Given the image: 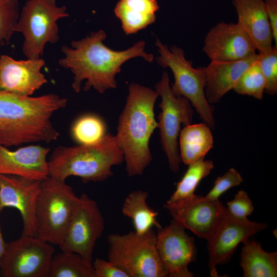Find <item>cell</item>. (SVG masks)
I'll list each match as a JSON object with an SVG mask.
<instances>
[{"label":"cell","mask_w":277,"mask_h":277,"mask_svg":"<svg viewBox=\"0 0 277 277\" xmlns=\"http://www.w3.org/2000/svg\"><path fill=\"white\" fill-rule=\"evenodd\" d=\"M106 38L105 32L100 30L85 38L73 41L71 47H62L64 56L59 60L58 64L73 74L72 87L76 92H80L83 81L86 80L85 91L93 88L103 93L108 89L116 88L115 77L127 61L136 57H141L149 62L153 60V55L145 51L144 41L126 50L115 51L104 44Z\"/></svg>","instance_id":"obj_1"},{"label":"cell","mask_w":277,"mask_h":277,"mask_svg":"<svg viewBox=\"0 0 277 277\" xmlns=\"http://www.w3.org/2000/svg\"><path fill=\"white\" fill-rule=\"evenodd\" d=\"M67 103L54 93L32 97L0 91V144L8 147L56 140L60 134L51 118Z\"/></svg>","instance_id":"obj_2"},{"label":"cell","mask_w":277,"mask_h":277,"mask_svg":"<svg viewBox=\"0 0 277 277\" xmlns=\"http://www.w3.org/2000/svg\"><path fill=\"white\" fill-rule=\"evenodd\" d=\"M125 107L119 116L116 135L124 153L129 176L140 175L152 161L149 141L157 122L154 108L156 91L130 84Z\"/></svg>","instance_id":"obj_3"},{"label":"cell","mask_w":277,"mask_h":277,"mask_svg":"<svg viewBox=\"0 0 277 277\" xmlns=\"http://www.w3.org/2000/svg\"><path fill=\"white\" fill-rule=\"evenodd\" d=\"M124 161L116 135L108 133L95 144L55 148L48 160L49 174L64 181L73 176L84 183L102 182L113 174V166Z\"/></svg>","instance_id":"obj_4"},{"label":"cell","mask_w":277,"mask_h":277,"mask_svg":"<svg viewBox=\"0 0 277 277\" xmlns=\"http://www.w3.org/2000/svg\"><path fill=\"white\" fill-rule=\"evenodd\" d=\"M78 199L65 181L49 176L42 181L35 208L37 236L60 245Z\"/></svg>","instance_id":"obj_5"},{"label":"cell","mask_w":277,"mask_h":277,"mask_svg":"<svg viewBox=\"0 0 277 277\" xmlns=\"http://www.w3.org/2000/svg\"><path fill=\"white\" fill-rule=\"evenodd\" d=\"M108 260L128 277H166L167 272L156 247V233L151 229L138 234L134 231L108 235Z\"/></svg>","instance_id":"obj_6"},{"label":"cell","mask_w":277,"mask_h":277,"mask_svg":"<svg viewBox=\"0 0 277 277\" xmlns=\"http://www.w3.org/2000/svg\"><path fill=\"white\" fill-rule=\"evenodd\" d=\"M155 45L159 56L158 64L169 68L174 82L171 87L173 93L186 98L195 108L204 123L213 128L215 120L213 107L208 102L205 93L206 75L204 67L194 68L185 56L184 50L176 46L168 48L157 39Z\"/></svg>","instance_id":"obj_7"},{"label":"cell","mask_w":277,"mask_h":277,"mask_svg":"<svg viewBox=\"0 0 277 277\" xmlns=\"http://www.w3.org/2000/svg\"><path fill=\"white\" fill-rule=\"evenodd\" d=\"M65 6L55 0H27L23 7L15 28L24 37L22 50L27 58H41L47 43L59 39L58 19L68 16Z\"/></svg>","instance_id":"obj_8"},{"label":"cell","mask_w":277,"mask_h":277,"mask_svg":"<svg viewBox=\"0 0 277 277\" xmlns=\"http://www.w3.org/2000/svg\"><path fill=\"white\" fill-rule=\"evenodd\" d=\"M169 83L168 73L165 71L155 86L156 91L161 97L159 105L161 111L158 116L157 128L160 129L161 144L170 168L177 172L181 162L178 146L181 127L191 124L193 110L186 98L173 93Z\"/></svg>","instance_id":"obj_9"},{"label":"cell","mask_w":277,"mask_h":277,"mask_svg":"<svg viewBox=\"0 0 277 277\" xmlns=\"http://www.w3.org/2000/svg\"><path fill=\"white\" fill-rule=\"evenodd\" d=\"M55 252L51 244L38 236L22 235L6 242L0 260L3 277H48Z\"/></svg>","instance_id":"obj_10"},{"label":"cell","mask_w":277,"mask_h":277,"mask_svg":"<svg viewBox=\"0 0 277 277\" xmlns=\"http://www.w3.org/2000/svg\"><path fill=\"white\" fill-rule=\"evenodd\" d=\"M104 230V220L97 203L83 193L74 208L67 231L59 247L64 252H73L92 263L97 240Z\"/></svg>","instance_id":"obj_11"},{"label":"cell","mask_w":277,"mask_h":277,"mask_svg":"<svg viewBox=\"0 0 277 277\" xmlns=\"http://www.w3.org/2000/svg\"><path fill=\"white\" fill-rule=\"evenodd\" d=\"M267 227L265 223L238 218L224 206L216 225L207 240L210 275L219 276L216 266L229 262L241 243Z\"/></svg>","instance_id":"obj_12"},{"label":"cell","mask_w":277,"mask_h":277,"mask_svg":"<svg viewBox=\"0 0 277 277\" xmlns=\"http://www.w3.org/2000/svg\"><path fill=\"white\" fill-rule=\"evenodd\" d=\"M156 247L168 276H193L188 266L196 259L195 241L182 226L172 220L169 225L157 229Z\"/></svg>","instance_id":"obj_13"},{"label":"cell","mask_w":277,"mask_h":277,"mask_svg":"<svg viewBox=\"0 0 277 277\" xmlns=\"http://www.w3.org/2000/svg\"><path fill=\"white\" fill-rule=\"evenodd\" d=\"M41 182L0 174V212L10 207L19 212L23 222L22 235L37 236L35 208Z\"/></svg>","instance_id":"obj_14"},{"label":"cell","mask_w":277,"mask_h":277,"mask_svg":"<svg viewBox=\"0 0 277 277\" xmlns=\"http://www.w3.org/2000/svg\"><path fill=\"white\" fill-rule=\"evenodd\" d=\"M164 207L172 220L207 240L212 233L224 206L219 199L210 200L202 195L175 202H166Z\"/></svg>","instance_id":"obj_15"},{"label":"cell","mask_w":277,"mask_h":277,"mask_svg":"<svg viewBox=\"0 0 277 277\" xmlns=\"http://www.w3.org/2000/svg\"><path fill=\"white\" fill-rule=\"evenodd\" d=\"M203 51L211 61L233 62L257 53L250 38L236 23L220 22L205 36Z\"/></svg>","instance_id":"obj_16"},{"label":"cell","mask_w":277,"mask_h":277,"mask_svg":"<svg viewBox=\"0 0 277 277\" xmlns=\"http://www.w3.org/2000/svg\"><path fill=\"white\" fill-rule=\"evenodd\" d=\"M44 59L16 60L8 55L0 56V91L31 96L47 83L41 70Z\"/></svg>","instance_id":"obj_17"},{"label":"cell","mask_w":277,"mask_h":277,"mask_svg":"<svg viewBox=\"0 0 277 277\" xmlns=\"http://www.w3.org/2000/svg\"><path fill=\"white\" fill-rule=\"evenodd\" d=\"M49 147L29 145L9 150L0 144V174L23 176L42 181L49 176Z\"/></svg>","instance_id":"obj_18"},{"label":"cell","mask_w":277,"mask_h":277,"mask_svg":"<svg viewBox=\"0 0 277 277\" xmlns=\"http://www.w3.org/2000/svg\"><path fill=\"white\" fill-rule=\"evenodd\" d=\"M239 26L253 42L259 52L272 48L273 36L263 0H233Z\"/></svg>","instance_id":"obj_19"},{"label":"cell","mask_w":277,"mask_h":277,"mask_svg":"<svg viewBox=\"0 0 277 277\" xmlns=\"http://www.w3.org/2000/svg\"><path fill=\"white\" fill-rule=\"evenodd\" d=\"M258 54L245 60L222 62L211 61L204 68L206 75L205 93L211 104L216 103L233 89L243 72L256 60Z\"/></svg>","instance_id":"obj_20"},{"label":"cell","mask_w":277,"mask_h":277,"mask_svg":"<svg viewBox=\"0 0 277 277\" xmlns=\"http://www.w3.org/2000/svg\"><path fill=\"white\" fill-rule=\"evenodd\" d=\"M157 0H120L114 12L126 35L137 33L155 21Z\"/></svg>","instance_id":"obj_21"},{"label":"cell","mask_w":277,"mask_h":277,"mask_svg":"<svg viewBox=\"0 0 277 277\" xmlns=\"http://www.w3.org/2000/svg\"><path fill=\"white\" fill-rule=\"evenodd\" d=\"M213 145L212 133L206 124L186 125L181 130L179 135L181 161L188 165L204 158Z\"/></svg>","instance_id":"obj_22"},{"label":"cell","mask_w":277,"mask_h":277,"mask_svg":"<svg viewBox=\"0 0 277 277\" xmlns=\"http://www.w3.org/2000/svg\"><path fill=\"white\" fill-rule=\"evenodd\" d=\"M241 255V266L245 277H276L277 252H267L261 244L254 240L243 242Z\"/></svg>","instance_id":"obj_23"},{"label":"cell","mask_w":277,"mask_h":277,"mask_svg":"<svg viewBox=\"0 0 277 277\" xmlns=\"http://www.w3.org/2000/svg\"><path fill=\"white\" fill-rule=\"evenodd\" d=\"M148 197L147 191L135 190L127 195L122 205V214L131 220L134 231L138 234L145 233L153 227H162L157 220V212L147 204Z\"/></svg>","instance_id":"obj_24"},{"label":"cell","mask_w":277,"mask_h":277,"mask_svg":"<svg viewBox=\"0 0 277 277\" xmlns=\"http://www.w3.org/2000/svg\"><path fill=\"white\" fill-rule=\"evenodd\" d=\"M48 277H95L92 263L80 254L64 252L53 255Z\"/></svg>","instance_id":"obj_25"},{"label":"cell","mask_w":277,"mask_h":277,"mask_svg":"<svg viewBox=\"0 0 277 277\" xmlns=\"http://www.w3.org/2000/svg\"><path fill=\"white\" fill-rule=\"evenodd\" d=\"M204 158L188 165V168L177 183L175 191L167 201L175 202L189 199L195 194L194 192L200 182L214 168L211 160Z\"/></svg>","instance_id":"obj_26"},{"label":"cell","mask_w":277,"mask_h":277,"mask_svg":"<svg viewBox=\"0 0 277 277\" xmlns=\"http://www.w3.org/2000/svg\"><path fill=\"white\" fill-rule=\"evenodd\" d=\"M106 126L95 114H83L73 122L70 128L72 140L78 145H91L100 142L106 134Z\"/></svg>","instance_id":"obj_27"},{"label":"cell","mask_w":277,"mask_h":277,"mask_svg":"<svg viewBox=\"0 0 277 277\" xmlns=\"http://www.w3.org/2000/svg\"><path fill=\"white\" fill-rule=\"evenodd\" d=\"M266 81L257 58L243 72L233 88L238 94L262 99Z\"/></svg>","instance_id":"obj_28"},{"label":"cell","mask_w":277,"mask_h":277,"mask_svg":"<svg viewBox=\"0 0 277 277\" xmlns=\"http://www.w3.org/2000/svg\"><path fill=\"white\" fill-rule=\"evenodd\" d=\"M17 0H0V46L9 43L19 19Z\"/></svg>","instance_id":"obj_29"},{"label":"cell","mask_w":277,"mask_h":277,"mask_svg":"<svg viewBox=\"0 0 277 277\" xmlns=\"http://www.w3.org/2000/svg\"><path fill=\"white\" fill-rule=\"evenodd\" d=\"M257 60L266 81L265 92L273 95L277 92V46L267 53L259 52Z\"/></svg>","instance_id":"obj_30"},{"label":"cell","mask_w":277,"mask_h":277,"mask_svg":"<svg viewBox=\"0 0 277 277\" xmlns=\"http://www.w3.org/2000/svg\"><path fill=\"white\" fill-rule=\"evenodd\" d=\"M243 181L240 173L234 168H231L224 175L216 178L213 187L205 196L210 200H217L228 190L240 185Z\"/></svg>","instance_id":"obj_31"},{"label":"cell","mask_w":277,"mask_h":277,"mask_svg":"<svg viewBox=\"0 0 277 277\" xmlns=\"http://www.w3.org/2000/svg\"><path fill=\"white\" fill-rule=\"evenodd\" d=\"M227 209L233 216L241 219H247L253 209V205L247 193L240 190L234 199L227 203Z\"/></svg>","instance_id":"obj_32"},{"label":"cell","mask_w":277,"mask_h":277,"mask_svg":"<svg viewBox=\"0 0 277 277\" xmlns=\"http://www.w3.org/2000/svg\"><path fill=\"white\" fill-rule=\"evenodd\" d=\"M92 264L95 277H128L123 270L108 260L96 258Z\"/></svg>","instance_id":"obj_33"},{"label":"cell","mask_w":277,"mask_h":277,"mask_svg":"<svg viewBox=\"0 0 277 277\" xmlns=\"http://www.w3.org/2000/svg\"><path fill=\"white\" fill-rule=\"evenodd\" d=\"M264 2L272 28L273 40L277 46V0H264Z\"/></svg>","instance_id":"obj_34"},{"label":"cell","mask_w":277,"mask_h":277,"mask_svg":"<svg viewBox=\"0 0 277 277\" xmlns=\"http://www.w3.org/2000/svg\"><path fill=\"white\" fill-rule=\"evenodd\" d=\"M6 242L5 241L2 232L0 224V260L3 256L6 248Z\"/></svg>","instance_id":"obj_35"}]
</instances>
